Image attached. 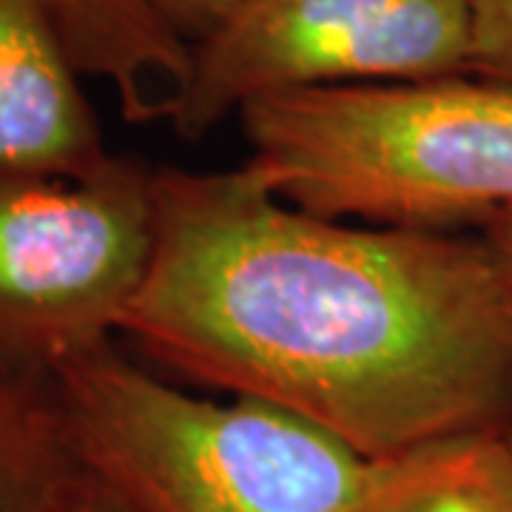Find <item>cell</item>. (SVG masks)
<instances>
[{
  "label": "cell",
  "mask_w": 512,
  "mask_h": 512,
  "mask_svg": "<svg viewBox=\"0 0 512 512\" xmlns=\"http://www.w3.org/2000/svg\"><path fill=\"white\" fill-rule=\"evenodd\" d=\"M123 330L168 370L311 421L359 456L504 430L512 305L481 234L328 220L234 171H154Z\"/></svg>",
  "instance_id": "obj_1"
},
{
  "label": "cell",
  "mask_w": 512,
  "mask_h": 512,
  "mask_svg": "<svg viewBox=\"0 0 512 512\" xmlns=\"http://www.w3.org/2000/svg\"><path fill=\"white\" fill-rule=\"evenodd\" d=\"M245 168L328 220L484 228L512 208V86L476 77L328 86L239 111Z\"/></svg>",
  "instance_id": "obj_2"
},
{
  "label": "cell",
  "mask_w": 512,
  "mask_h": 512,
  "mask_svg": "<svg viewBox=\"0 0 512 512\" xmlns=\"http://www.w3.org/2000/svg\"><path fill=\"white\" fill-rule=\"evenodd\" d=\"M83 470L131 512H345L370 458L256 399L194 396L103 348L55 373Z\"/></svg>",
  "instance_id": "obj_3"
},
{
  "label": "cell",
  "mask_w": 512,
  "mask_h": 512,
  "mask_svg": "<svg viewBox=\"0 0 512 512\" xmlns=\"http://www.w3.org/2000/svg\"><path fill=\"white\" fill-rule=\"evenodd\" d=\"M154 171L0 185V373L55 379L111 345L154 254Z\"/></svg>",
  "instance_id": "obj_4"
},
{
  "label": "cell",
  "mask_w": 512,
  "mask_h": 512,
  "mask_svg": "<svg viewBox=\"0 0 512 512\" xmlns=\"http://www.w3.org/2000/svg\"><path fill=\"white\" fill-rule=\"evenodd\" d=\"M470 0H254L191 49L174 131L200 140L256 97L470 74Z\"/></svg>",
  "instance_id": "obj_5"
},
{
  "label": "cell",
  "mask_w": 512,
  "mask_h": 512,
  "mask_svg": "<svg viewBox=\"0 0 512 512\" xmlns=\"http://www.w3.org/2000/svg\"><path fill=\"white\" fill-rule=\"evenodd\" d=\"M46 0H0V185L86 180L103 128Z\"/></svg>",
  "instance_id": "obj_6"
},
{
  "label": "cell",
  "mask_w": 512,
  "mask_h": 512,
  "mask_svg": "<svg viewBox=\"0 0 512 512\" xmlns=\"http://www.w3.org/2000/svg\"><path fill=\"white\" fill-rule=\"evenodd\" d=\"M77 69L109 86L126 123H174L191 83V46L148 0H46Z\"/></svg>",
  "instance_id": "obj_7"
},
{
  "label": "cell",
  "mask_w": 512,
  "mask_h": 512,
  "mask_svg": "<svg viewBox=\"0 0 512 512\" xmlns=\"http://www.w3.org/2000/svg\"><path fill=\"white\" fill-rule=\"evenodd\" d=\"M345 512H512L510 441L478 430L370 461Z\"/></svg>",
  "instance_id": "obj_8"
},
{
  "label": "cell",
  "mask_w": 512,
  "mask_h": 512,
  "mask_svg": "<svg viewBox=\"0 0 512 512\" xmlns=\"http://www.w3.org/2000/svg\"><path fill=\"white\" fill-rule=\"evenodd\" d=\"M83 476L55 379L0 373V512H60Z\"/></svg>",
  "instance_id": "obj_9"
},
{
  "label": "cell",
  "mask_w": 512,
  "mask_h": 512,
  "mask_svg": "<svg viewBox=\"0 0 512 512\" xmlns=\"http://www.w3.org/2000/svg\"><path fill=\"white\" fill-rule=\"evenodd\" d=\"M470 74L512 86V0H470Z\"/></svg>",
  "instance_id": "obj_10"
},
{
  "label": "cell",
  "mask_w": 512,
  "mask_h": 512,
  "mask_svg": "<svg viewBox=\"0 0 512 512\" xmlns=\"http://www.w3.org/2000/svg\"><path fill=\"white\" fill-rule=\"evenodd\" d=\"M148 3L194 49L202 40L217 35L222 26H228L254 0H148Z\"/></svg>",
  "instance_id": "obj_11"
},
{
  "label": "cell",
  "mask_w": 512,
  "mask_h": 512,
  "mask_svg": "<svg viewBox=\"0 0 512 512\" xmlns=\"http://www.w3.org/2000/svg\"><path fill=\"white\" fill-rule=\"evenodd\" d=\"M481 239L493 256L495 271L501 276V285H504L512 305V208H504L501 214H495L493 220L481 228Z\"/></svg>",
  "instance_id": "obj_12"
},
{
  "label": "cell",
  "mask_w": 512,
  "mask_h": 512,
  "mask_svg": "<svg viewBox=\"0 0 512 512\" xmlns=\"http://www.w3.org/2000/svg\"><path fill=\"white\" fill-rule=\"evenodd\" d=\"M60 512H131L111 493L109 487H103L94 476H86L77 481V487L72 490V495L66 498V504L60 507Z\"/></svg>",
  "instance_id": "obj_13"
},
{
  "label": "cell",
  "mask_w": 512,
  "mask_h": 512,
  "mask_svg": "<svg viewBox=\"0 0 512 512\" xmlns=\"http://www.w3.org/2000/svg\"><path fill=\"white\" fill-rule=\"evenodd\" d=\"M504 436H507V441H510V447H512V413H510V419H507V424H504Z\"/></svg>",
  "instance_id": "obj_14"
}]
</instances>
